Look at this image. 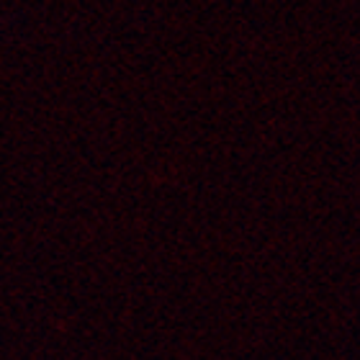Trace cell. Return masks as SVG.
Instances as JSON below:
<instances>
[]
</instances>
